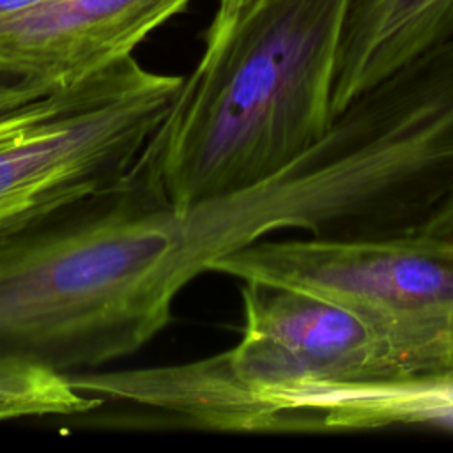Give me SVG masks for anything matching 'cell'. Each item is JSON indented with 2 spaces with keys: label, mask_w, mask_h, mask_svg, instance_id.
Instances as JSON below:
<instances>
[{
  "label": "cell",
  "mask_w": 453,
  "mask_h": 453,
  "mask_svg": "<svg viewBox=\"0 0 453 453\" xmlns=\"http://www.w3.org/2000/svg\"><path fill=\"white\" fill-rule=\"evenodd\" d=\"M182 76L133 55L0 104V244L122 182Z\"/></svg>",
  "instance_id": "obj_3"
},
{
  "label": "cell",
  "mask_w": 453,
  "mask_h": 453,
  "mask_svg": "<svg viewBox=\"0 0 453 453\" xmlns=\"http://www.w3.org/2000/svg\"><path fill=\"white\" fill-rule=\"evenodd\" d=\"M354 0H219L203 51L127 177L179 209L285 168L333 120Z\"/></svg>",
  "instance_id": "obj_2"
},
{
  "label": "cell",
  "mask_w": 453,
  "mask_h": 453,
  "mask_svg": "<svg viewBox=\"0 0 453 453\" xmlns=\"http://www.w3.org/2000/svg\"><path fill=\"white\" fill-rule=\"evenodd\" d=\"M274 232L269 179L179 209L126 177L0 244V359L69 375L127 357L188 283Z\"/></svg>",
  "instance_id": "obj_1"
},
{
  "label": "cell",
  "mask_w": 453,
  "mask_h": 453,
  "mask_svg": "<svg viewBox=\"0 0 453 453\" xmlns=\"http://www.w3.org/2000/svg\"><path fill=\"white\" fill-rule=\"evenodd\" d=\"M39 2H42V0H0V16L23 11V9H27L30 5H35Z\"/></svg>",
  "instance_id": "obj_10"
},
{
  "label": "cell",
  "mask_w": 453,
  "mask_h": 453,
  "mask_svg": "<svg viewBox=\"0 0 453 453\" xmlns=\"http://www.w3.org/2000/svg\"><path fill=\"white\" fill-rule=\"evenodd\" d=\"M189 2L42 0L0 16V64L48 83H71L133 55Z\"/></svg>",
  "instance_id": "obj_5"
},
{
  "label": "cell",
  "mask_w": 453,
  "mask_h": 453,
  "mask_svg": "<svg viewBox=\"0 0 453 453\" xmlns=\"http://www.w3.org/2000/svg\"><path fill=\"white\" fill-rule=\"evenodd\" d=\"M453 42V0H354L345 25L331 113L428 51Z\"/></svg>",
  "instance_id": "obj_6"
},
{
  "label": "cell",
  "mask_w": 453,
  "mask_h": 453,
  "mask_svg": "<svg viewBox=\"0 0 453 453\" xmlns=\"http://www.w3.org/2000/svg\"><path fill=\"white\" fill-rule=\"evenodd\" d=\"M103 403V398L76 389L64 373L0 359V423L39 416H74L96 411Z\"/></svg>",
  "instance_id": "obj_7"
},
{
  "label": "cell",
  "mask_w": 453,
  "mask_h": 453,
  "mask_svg": "<svg viewBox=\"0 0 453 453\" xmlns=\"http://www.w3.org/2000/svg\"><path fill=\"white\" fill-rule=\"evenodd\" d=\"M211 271L342 303L391 343L405 377L453 372V241L426 234L257 241ZM403 377V379H405Z\"/></svg>",
  "instance_id": "obj_4"
},
{
  "label": "cell",
  "mask_w": 453,
  "mask_h": 453,
  "mask_svg": "<svg viewBox=\"0 0 453 453\" xmlns=\"http://www.w3.org/2000/svg\"><path fill=\"white\" fill-rule=\"evenodd\" d=\"M53 85L55 83L39 80L25 71L0 64V104Z\"/></svg>",
  "instance_id": "obj_8"
},
{
  "label": "cell",
  "mask_w": 453,
  "mask_h": 453,
  "mask_svg": "<svg viewBox=\"0 0 453 453\" xmlns=\"http://www.w3.org/2000/svg\"><path fill=\"white\" fill-rule=\"evenodd\" d=\"M419 234L453 241V186L432 218L423 225Z\"/></svg>",
  "instance_id": "obj_9"
}]
</instances>
